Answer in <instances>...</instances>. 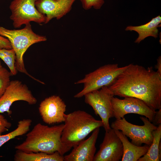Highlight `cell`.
<instances>
[{
	"mask_svg": "<svg viewBox=\"0 0 161 161\" xmlns=\"http://www.w3.org/2000/svg\"><path fill=\"white\" fill-rule=\"evenodd\" d=\"M107 86L114 96L136 98L154 110L161 109V76L151 67L130 64Z\"/></svg>",
	"mask_w": 161,
	"mask_h": 161,
	"instance_id": "obj_1",
	"label": "cell"
},
{
	"mask_svg": "<svg viewBox=\"0 0 161 161\" xmlns=\"http://www.w3.org/2000/svg\"><path fill=\"white\" fill-rule=\"evenodd\" d=\"M85 103L93 109L96 115H98L103 123L105 131L111 129L109 119L114 117L111 100L114 96L107 86L89 92L84 95Z\"/></svg>",
	"mask_w": 161,
	"mask_h": 161,
	"instance_id": "obj_7",
	"label": "cell"
},
{
	"mask_svg": "<svg viewBox=\"0 0 161 161\" xmlns=\"http://www.w3.org/2000/svg\"><path fill=\"white\" fill-rule=\"evenodd\" d=\"M100 130V128L96 129L88 139L83 140L74 147L69 154L64 156V161H93Z\"/></svg>",
	"mask_w": 161,
	"mask_h": 161,
	"instance_id": "obj_14",
	"label": "cell"
},
{
	"mask_svg": "<svg viewBox=\"0 0 161 161\" xmlns=\"http://www.w3.org/2000/svg\"><path fill=\"white\" fill-rule=\"evenodd\" d=\"M2 67V65H1V63L0 60V68L1 67Z\"/></svg>",
	"mask_w": 161,
	"mask_h": 161,
	"instance_id": "obj_27",
	"label": "cell"
},
{
	"mask_svg": "<svg viewBox=\"0 0 161 161\" xmlns=\"http://www.w3.org/2000/svg\"><path fill=\"white\" fill-rule=\"evenodd\" d=\"M76 0H36L35 7L46 17L45 24L53 18L59 19L69 13Z\"/></svg>",
	"mask_w": 161,
	"mask_h": 161,
	"instance_id": "obj_13",
	"label": "cell"
},
{
	"mask_svg": "<svg viewBox=\"0 0 161 161\" xmlns=\"http://www.w3.org/2000/svg\"><path fill=\"white\" fill-rule=\"evenodd\" d=\"M82 7L85 10H88L93 7L95 9L101 8L104 3V0H80Z\"/></svg>",
	"mask_w": 161,
	"mask_h": 161,
	"instance_id": "obj_22",
	"label": "cell"
},
{
	"mask_svg": "<svg viewBox=\"0 0 161 161\" xmlns=\"http://www.w3.org/2000/svg\"><path fill=\"white\" fill-rule=\"evenodd\" d=\"M0 35L8 39L12 49L15 52V66L17 70L26 74L40 83L41 81L34 78L27 72L24 65L23 56L30 47L33 44L46 41V37L35 33L30 23L19 30H10L0 26Z\"/></svg>",
	"mask_w": 161,
	"mask_h": 161,
	"instance_id": "obj_4",
	"label": "cell"
},
{
	"mask_svg": "<svg viewBox=\"0 0 161 161\" xmlns=\"http://www.w3.org/2000/svg\"><path fill=\"white\" fill-rule=\"evenodd\" d=\"M11 76L10 72L2 66L0 68V98L10 85Z\"/></svg>",
	"mask_w": 161,
	"mask_h": 161,
	"instance_id": "obj_21",
	"label": "cell"
},
{
	"mask_svg": "<svg viewBox=\"0 0 161 161\" xmlns=\"http://www.w3.org/2000/svg\"><path fill=\"white\" fill-rule=\"evenodd\" d=\"M66 108V105L61 98L53 95L42 101L38 109L44 122L51 125L64 122Z\"/></svg>",
	"mask_w": 161,
	"mask_h": 161,
	"instance_id": "obj_12",
	"label": "cell"
},
{
	"mask_svg": "<svg viewBox=\"0 0 161 161\" xmlns=\"http://www.w3.org/2000/svg\"><path fill=\"white\" fill-rule=\"evenodd\" d=\"M0 58L9 67L12 76L16 75L17 71L15 66L16 54L14 50L13 49H0Z\"/></svg>",
	"mask_w": 161,
	"mask_h": 161,
	"instance_id": "obj_20",
	"label": "cell"
},
{
	"mask_svg": "<svg viewBox=\"0 0 161 161\" xmlns=\"http://www.w3.org/2000/svg\"><path fill=\"white\" fill-rule=\"evenodd\" d=\"M64 124L61 140L70 149L78 145L95 129L103 127L101 120L86 112L78 110L64 114Z\"/></svg>",
	"mask_w": 161,
	"mask_h": 161,
	"instance_id": "obj_3",
	"label": "cell"
},
{
	"mask_svg": "<svg viewBox=\"0 0 161 161\" xmlns=\"http://www.w3.org/2000/svg\"><path fill=\"white\" fill-rule=\"evenodd\" d=\"M36 0H13L9 8L11 12L10 18L13 21V27H20L33 21L38 24H45L46 16L37 9Z\"/></svg>",
	"mask_w": 161,
	"mask_h": 161,
	"instance_id": "obj_8",
	"label": "cell"
},
{
	"mask_svg": "<svg viewBox=\"0 0 161 161\" xmlns=\"http://www.w3.org/2000/svg\"><path fill=\"white\" fill-rule=\"evenodd\" d=\"M3 48L10 49H12V47L7 38L0 35V49Z\"/></svg>",
	"mask_w": 161,
	"mask_h": 161,
	"instance_id": "obj_24",
	"label": "cell"
},
{
	"mask_svg": "<svg viewBox=\"0 0 161 161\" xmlns=\"http://www.w3.org/2000/svg\"><path fill=\"white\" fill-rule=\"evenodd\" d=\"M161 17L159 15L153 18L147 23L138 26H128L125 30L134 31L138 34L135 42L139 43L146 38L152 36L156 38L158 35V27H161Z\"/></svg>",
	"mask_w": 161,
	"mask_h": 161,
	"instance_id": "obj_16",
	"label": "cell"
},
{
	"mask_svg": "<svg viewBox=\"0 0 161 161\" xmlns=\"http://www.w3.org/2000/svg\"><path fill=\"white\" fill-rule=\"evenodd\" d=\"M11 126V123L0 113V135L3 133L8 131Z\"/></svg>",
	"mask_w": 161,
	"mask_h": 161,
	"instance_id": "obj_23",
	"label": "cell"
},
{
	"mask_svg": "<svg viewBox=\"0 0 161 161\" xmlns=\"http://www.w3.org/2000/svg\"><path fill=\"white\" fill-rule=\"evenodd\" d=\"M14 160L15 161H64V158L57 151L49 154L42 152L26 153L17 150Z\"/></svg>",
	"mask_w": 161,
	"mask_h": 161,
	"instance_id": "obj_17",
	"label": "cell"
},
{
	"mask_svg": "<svg viewBox=\"0 0 161 161\" xmlns=\"http://www.w3.org/2000/svg\"><path fill=\"white\" fill-rule=\"evenodd\" d=\"M32 122L30 119L20 120L18 123L17 128L14 130L5 134L0 135V147L10 140L27 134L30 130Z\"/></svg>",
	"mask_w": 161,
	"mask_h": 161,
	"instance_id": "obj_19",
	"label": "cell"
},
{
	"mask_svg": "<svg viewBox=\"0 0 161 161\" xmlns=\"http://www.w3.org/2000/svg\"><path fill=\"white\" fill-rule=\"evenodd\" d=\"M114 130L123 145V154L122 161H137L146 153L150 146L146 144L143 146L136 145L130 142L127 137L121 131Z\"/></svg>",
	"mask_w": 161,
	"mask_h": 161,
	"instance_id": "obj_15",
	"label": "cell"
},
{
	"mask_svg": "<svg viewBox=\"0 0 161 161\" xmlns=\"http://www.w3.org/2000/svg\"><path fill=\"white\" fill-rule=\"evenodd\" d=\"M140 118L143 122V125L130 123L124 117L116 119L112 123L110 127L114 129L121 131L131 140V143L136 145L141 146L144 143L150 146L153 140L152 132L158 126L152 123L145 117H140Z\"/></svg>",
	"mask_w": 161,
	"mask_h": 161,
	"instance_id": "obj_6",
	"label": "cell"
},
{
	"mask_svg": "<svg viewBox=\"0 0 161 161\" xmlns=\"http://www.w3.org/2000/svg\"><path fill=\"white\" fill-rule=\"evenodd\" d=\"M18 100L26 101L30 105L35 104L37 101L26 84L18 80H12L0 98V113L7 112L10 114V106L13 103Z\"/></svg>",
	"mask_w": 161,
	"mask_h": 161,
	"instance_id": "obj_10",
	"label": "cell"
},
{
	"mask_svg": "<svg viewBox=\"0 0 161 161\" xmlns=\"http://www.w3.org/2000/svg\"><path fill=\"white\" fill-rule=\"evenodd\" d=\"M123 99L112 97L111 100L114 117L116 119L122 118L128 114L134 113L144 116L152 122L156 112L143 101L131 97Z\"/></svg>",
	"mask_w": 161,
	"mask_h": 161,
	"instance_id": "obj_9",
	"label": "cell"
},
{
	"mask_svg": "<svg viewBox=\"0 0 161 161\" xmlns=\"http://www.w3.org/2000/svg\"><path fill=\"white\" fill-rule=\"evenodd\" d=\"M127 66L119 67L117 64H106L86 75L83 79L75 83H83L84 86L83 89L74 97L80 98L89 92L109 86Z\"/></svg>",
	"mask_w": 161,
	"mask_h": 161,
	"instance_id": "obj_5",
	"label": "cell"
},
{
	"mask_svg": "<svg viewBox=\"0 0 161 161\" xmlns=\"http://www.w3.org/2000/svg\"><path fill=\"white\" fill-rule=\"evenodd\" d=\"M153 140L146 153L138 161H159L161 158V124L152 132Z\"/></svg>",
	"mask_w": 161,
	"mask_h": 161,
	"instance_id": "obj_18",
	"label": "cell"
},
{
	"mask_svg": "<svg viewBox=\"0 0 161 161\" xmlns=\"http://www.w3.org/2000/svg\"><path fill=\"white\" fill-rule=\"evenodd\" d=\"M123 154V147L120 139L112 128L105 131L100 149L93 161H119Z\"/></svg>",
	"mask_w": 161,
	"mask_h": 161,
	"instance_id": "obj_11",
	"label": "cell"
},
{
	"mask_svg": "<svg viewBox=\"0 0 161 161\" xmlns=\"http://www.w3.org/2000/svg\"><path fill=\"white\" fill-rule=\"evenodd\" d=\"M157 64L155 68L157 71V72L161 76V57L160 56L157 59Z\"/></svg>",
	"mask_w": 161,
	"mask_h": 161,
	"instance_id": "obj_26",
	"label": "cell"
},
{
	"mask_svg": "<svg viewBox=\"0 0 161 161\" xmlns=\"http://www.w3.org/2000/svg\"><path fill=\"white\" fill-rule=\"evenodd\" d=\"M154 125L158 126L161 124V109L156 111V113L152 122Z\"/></svg>",
	"mask_w": 161,
	"mask_h": 161,
	"instance_id": "obj_25",
	"label": "cell"
},
{
	"mask_svg": "<svg viewBox=\"0 0 161 161\" xmlns=\"http://www.w3.org/2000/svg\"><path fill=\"white\" fill-rule=\"evenodd\" d=\"M64 127V124L50 127L37 123L27 133L25 140L15 148L26 153L42 152L52 154L57 151L64 156L71 149L61 141Z\"/></svg>",
	"mask_w": 161,
	"mask_h": 161,
	"instance_id": "obj_2",
	"label": "cell"
}]
</instances>
